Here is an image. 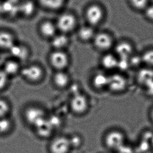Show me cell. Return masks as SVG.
Masks as SVG:
<instances>
[{
	"instance_id": "15",
	"label": "cell",
	"mask_w": 153,
	"mask_h": 153,
	"mask_svg": "<svg viewBox=\"0 0 153 153\" xmlns=\"http://www.w3.org/2000/svg\"><path fill=\"white\" fill-rule=\"evenodd\" d=\"M134 45L130 40L127 39H121L116 40L112 51L119 59H128L135 53Z\"/></svg>"
},
{
	"instance_id": "22",
	"label": "cell",
	"mask_w": 153,
	"mask_h": 153,
	"mask_svg": "<svg viewBox=\"0 0 153 153\" xmlns=\"http://www.w3.org/2000/svg\"><path fill=\"white\" fill-rule=\"evenodd\" d=\"M51 50L68 51L71 45L70 36L58 33L49 41Z\"/></svg>"
},
{
	"instance_id": "32",
	"label": "cell",
	"mask_w": 153,
	"mask_h": 153,
	"mask_svg": "<svg viewBox=\"0 0 153 153\" xmlns=\"http://www.w3.org/2000/svg\"><path fill=\"white\" fill-rule=\"evenodd\" d=\"M1 51H0V54H1Z\"/></svg>"
},
{
	"instance_id": "29",
	"label": "cell",
	"mask_w": 153,
	"mask_h": 153,
	"mask_svg": "<svg viewBox=\"0 0 153 153\" xmlns=\"http://www.w3.org/2000/svg\"><path fill=\"white\" fill-rule=\"evenodd\" d=\"M142 14L147 22L153 24V2L147 6Z\"/></svg>"
},
{
	"instance_id": "6",
	"label": "cell",
	"mask_w": 153,
	"mask_h": 153,
	"mask_svg": "<svg viewBox=\"0 0 153 153\" xmlns=\"http://www.w3.org/2000/svg\"><path fill=\"white\" fill-rule=\"evenodd\" d=\"M47 61L53 71H68L72 63L68 51L51 50L47 56Z\"/></svg>"
},
{
	"instance_id": "7",
	"label": "cell",
	"mask_w": 153,
	"mask_h": 153,
	"mask_svg": "<svg viewBox=\"0 0 153 153\" xmlns=\"http://www.w3.org/2000/svg\"><path fill=\"white\" fill-rule=\"evenodd\" d=\"M116 40L111 31L98 29L91 44L96 51L101 54L104 53L112 51Z\"/></svg>"
},
{
	"instance_id": "1",
	"label": "cell",
	"mask_w": 153,
	"mask_h": 153,
	"mask_svg": "<svg viewBox=\"0 0 153 153\" xmlns=\"http://www.w3.org/2000/svg\"><path fill=\"white\" fill-rule=\"evenodd\" d=\"M107 14L105 6L97 1L88 2L83 9V18L85 24L97 29L105 22Z\"/></svg>"
},
{
	"instance_id": "26",
	"label": "cell",
	"mask_w": 153,
	"mask_h": 153,
	"mask_svg": "<svg viewBox=\"0 0 153 153\" xmlns=\"http://www.w3.org/2000/svg\"><path fill=\"white\" fill-rule=\"evenodd\" d=\"M14 126V122L10 117L0 118V135H5L10 132Z\"/></svg>"
},
{
	"instance_id": "20",
	"label": "cell",
	"mask_w": 153,
	"mask_h": 153,
	"mask_svg": "<svg viewBox=\"0 0 153 153\" xmlns=\"http://www.w3.org/2000/svg\"><path fill=\"white\" fill-rule=\"evenodd\" d=\"M39 8L50 13H59L66 8L68 0H36Z\"/></svg>"
},
{
	"instance_id": "5",
	"label": "cell",
	"mask_w": 153,
	"mask_h": 153,
	"mask_svg": "<svg viewBox=\"0 0 153 153\" xmlns=\"http://www.w3.org/2000/svg\"><path fill=\"white\" fill-rule=\"evenodd\" d=\"M68 108L71 113L81 117L87 114L91 107L88 96L82 91H76L72 94L68 100Z\"/></svg>"
},
{
	"instance_id": "14",
	"label": "cell",
	"mask_w": 153,
	"mask_h": 153,
	"mask_svg": "<svg viewBox=\"0 0 153 153\" xmlns=\"http://www.w3.org/2000/svg\"><path fill=\"white\" fill-rule=\"evenodd\" d=\"M19 41L16 33L8 28H0V51L8 53Z\"/></svg>"
},
{
	"instance_id": "3",
	"label": "cell",
	"mask_w": 153,
	"mask_h": 153,
	"mask_svg": "<svg viewBox=\"0 0 153 153\" xmlns=\"http://www.w3.org/2000/svg\"><path fill=\"white\" fill-rule=\"evenodd\" d=\"M127 135L124 131L112 128L104 133L102 137V144L105 149L111 152L117 153L126 145Z\"/></svg>"
},
{
	"instance_id": "31",
	"label": "cell",
	"mask_w": 153,
	"mask_h": 153,
	"mask_svg": "<svg viewBox=\"0 0 153 153\" xmlns=\"http://www.w3.org/2000/svg\"><path fill=\"white\" fill-rule=\"evenodd\" d=\"M13 1H14L17 2V3H19V2L22 1H23V0H13Z\"/></svg>"
},
{
	"instance_id": "13",
	"label": "cell",
	"mask_w": 153,
	"mask_h": 153,
	"mask_svg": "<svg viewBox=\"0 0 153 153\" xmlns=\"http://www.w3.org/2000/svg\"><path fill=\"white\" fill-rule=\"evenodd\" d=\"M37 31L42 39L48 42L59 33L54 20L49 19L40 20L38 23Z\"/></svg>"
},
{
	"instance_id": "12",
	"label": "cell",
	"mask_w": 153,
	"mask_h": 153,
	"mask_svg": "<svg viewBox=\"0 0 153 153\" xmlns=\"http://www.w3.org/2000/svg\"><path fill=\"white\" fill-rule=\"evenodd\" d=\"M109 73L99 68L91 73L89 83L92 89L97 92L107 91Z\"/></svg>"
},
{
	"instance_id": "27",
	"label": "cell",
	"mask_w": 153,
	"mask_h": 153,
	"mask_svg": "<svg viewBox=\"0 0 153 153\" xmlns=\"http://www.w3.org/2000/svg\"><path fill=\"white\" fill-rule=\"evenodd\" d=\"M12 80L0 68V93L6 91L8 89Z\"/></svg>"
},
{
	"instance_id": "17",
	"label": "cell",
	"mask_w": 153,
	"mask_h": 153,
	"mask_svg": "<svg viewBox=\"0 0 153 153\" xmlns=\"http://www.w3.org/2000/svg\"><path fill=\"white\" fill-rule=\"evenodd\" d=\"M23 65L19 61L9 56L4 59L0 68L12 79L19 76Z\"/></svg>"
},
{
	"instance_id": "11",
	"label": "cell",
	"mask_w": 153,
	"mask_h": 153,
	"mask_svg": "<svg viewBox=\"0 0 153 153\" xmlns=\"http://www.w3.org/2000/svg\"><path fill=\"white\" fill-rule=\"evenodd\" d=\"M8 53L10 56L24 64L29 62L32 54V50L28 44L19 40L11 48Z\"/></svg>"
},
{
	"instance_id": "8",
	"label": "cell",
	"mask_w": 153,
	"mask_h": 153,
	"mask_svg": "<svg viewBox=\"0 0 153 153\" xmlns=\"http://www.w3.org/2000/svg\"><path fill=\"white\" fill-rule=\"evenodd\" d=\"M22 116L25 123L33 128L48 116L46 110L41 106L29 104L23 108Z\"/></svg>"
},
{
	"instance_id": "25",
	"label": "cell",
	"mask_w": 153,
	"mask_h": 153,
	"mask_svg": "<svg viewBox=\"0 0 153 153\" xmlns=\"http://www.w3.org/2000/svg\"><path fill=\"white\" fill-rule=\"evenodd\" d=\"M152 2V0H127L128 5L131 10L141 14Z\"/></svg>"
},
{
	"instance_id": "21",
	"label": "cell",
	"mask_w": 153,
	"mask_h": 153,
	"mask_svg": "<svg viewBox=\"0 0 153 153\" xmlns=\"http://www.w3.org/2000/svg\"><path fill=\"white\" fill-rule=\"evenodd\" d=\"M97 30V28L85 23L79 25L75 33L77 39L81 43L91 44Z\"/></svg>"
},
{
	"instance_id": "18",
	"label": "cell",
	"mask_w": 153,
	"mask_h": 153,
	"mask_svg": "<svg viewBox=\"0 0 153 153\" xmlns=\"http://www.w3.org/2000/svg\"><path fill=\"white\" fill-rule=\"evenodd\" d=\"M119 59L112 51L101 54L99 63L100 68L108 73L117 71Z\"/></svg>"
},
{
	"instance_id": "9",
	"label": "cell",
	"mask_w": 153,
	"mask_h": 153,
	"mask_svg": "<svg viewBox=\"0 0 153 153\" xmlns=\"http://www.w3.org/2000/svg\"><path fill=\"white\" fill-rule=\"evenodd\" d=\"M128 85L126 74L115 71L109 73L107 91L114 95H121L127 91Z\"/></svg>"
},
{
	"instance_id": "10",
	"label": "cell",
	"mask_w": 153,
	"mask_h": 153,
	"mask_svg": "<svg viewBox=\"0 0 153 153\" xmlns=\"http://www.w3.org/2000/svg\"><path fill=\"white\" fill-rule=\"evenodd\" d=\"M48 153H71L73 151L68 135L56 134L48 140Z\"/></svg>"
},
{
	"instance_id": "16",
	"label": "cell",
	"mask_w": 153,
	"mask_h": 153,
	"mask_svg": "<svg viewBox=\"0 0 153 153\" xmlns=\"http://www.w3.org/2000/svg\"><path fill=\"white\" fill-rule=\"evenodd\" d=\"M72 76L68 71H53L51 76L52 84L56 89L63 91L71 86Z\"/></svg>"
},
{
	"instance_id": "28",
	"label": "cell",
	"mask_w": 153,
	"mask_h": 153,
	"mask_svg": "<svg viewBox=\"0 0 153 153\" xmlns=\"http://www.w3.org/2000/svg\"><path fill=\"white\" fill-rule=\"evenodd\" d=\"M68 135L73 151L82 147L84 143V139L81 134L79 133H73Z\"/></svg>"
},
{
	"instance_id": "24",
	"label": "cell",
	"mask_w": 153,
	"mask_h": 153,
	"mask_svg": "<svg viewBox=\"0 0 153 153\" xmlns=\"http://www.w3.org/2000/svg\"><path fill=\"white\" fill-rule=\"evenodd\" d=\"M12 111V103L10 100L4 96H0V118L10 117Z\"/></svg>"
},
{
	"instance_id": "30",
	"label": "cell",
	"mask_w": 153,
	"mask_h": 153,
	"mask_svg": "<svg viewBox=\"0 0 153 153\" xmlns=\"http://www.w3.org/2000/svg\"><path fill=\"white\" fill-rule=\"evenodd\" d=\"M149 118L152 123L153 124V107H152V109L149 112Z\"/></svg>"
},
{
	"instance_id": "2",
	"label": "cell",
	"mask_w": 153,
	"mask_h": 153,
	"mask_svg": "<svg viewBox=\"0 0 153 153\" xmlns=\"http://www.w3.org/2000/svg\"><path fill=\"white\" fill-rule=\"evenodd\" d=\"M54 22L59 33L70 36L75 33L80 25L76 13L66 9L57 14Z\"/></svg>"
},
{
	"instance_id": "23",
	"label": "cell",
	"mask_w": 153,
	"mask_h": 153,
	"mask_svg": "<svg viewBox=\"0 0 153 153\" xmlns=\"http://www.w3.org/2000/svg\"><path fill=\"white\" fill-rule=\"evenodd\" d=\"M36 135L40 139L48 140L55 135V130L48 120V116L33 128Z\"/></svg>"
},
{
	"instance_id": "4",
	"label": "cell",
	"mask_w": 153,
	"mask_h": 153,
	"mask_svg": "<svg viewBox=\"0 0 153 153\" xmlns=\"http://www.w3.org/2000/svg\"><path fill=\"white\" fill-rule=\"evenodd\" d=\"M46 75V70L42 64L29 62L23 64L19 77L30 85H37L44 81Z\"/></svg>"
},
{
	"instance_id": "19",
	"label": "cell",
	"mask_w": 153,
	"mask_h": 153,
	"mask_svg": "<svg viewBox=\"0 0 153 153\" xmlns=\"http://www.w3.org/2000/svg\"><path fill=\"white\" fill-rule=\"evenodd\" d=\"M39 7L36 0H23L19 3V16L30 19L35 16Z\"/></svg>"
}]
</instances>
